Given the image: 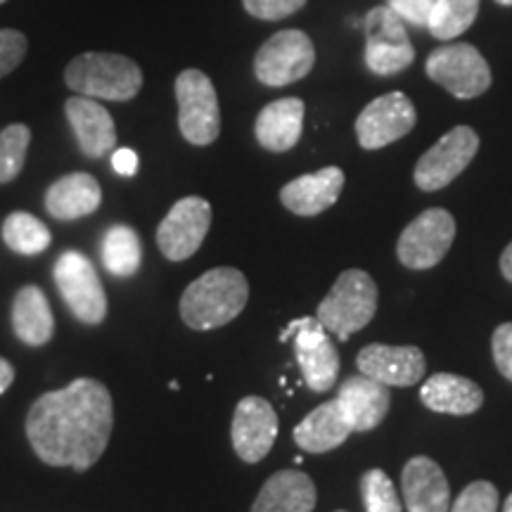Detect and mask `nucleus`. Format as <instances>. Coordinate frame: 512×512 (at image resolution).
<instances>
[{
	"label": "nucleus",
	"mask_w": 512,
	"mask_h": 512,
	"mask_svg": "<svg viewBox=\"0 0 512 512\" xmlns=\"http://www.w3.org/2000/svg\"><path fill=\"white\" fill-rule=\"evenodd\" d=\"M64 81L74 93L93 100L126 102L143 88V72L131 57L117 53H83L67 64Z\"/></svg>",
	"instance_id": "3"
},
{
	"label": "nucleus",
	"mask_w": 512,
	"mask_h": 512,
	"mask_svg": "<svg viewBox=\"0 0 512 512\" xmlns=\"http://www.w3.org/2000/svg\"><path fill=\"white\" fill-rule=\"evenodd\" d=\"M309 0H242L245 10L256 19H264V22H278L294 15L304 8Z\"/></svg>",
	"instance_id": "34"
},
{
	"label": "nucleus",
	"mask_w": 512,
	"mask_h": 512,
	"mask_svg": "<svg viewBox=\"0 0 512 512\" xmlns=\"http://www.w3.org/2000/svg\"><path fill=\"white\" fill-rule=\"evenodd\" d=\"M278 413L261 396H245L238 403L230 425V439L240 460L254 465L264 460L278 439Z\"/></svg>",
	"instance_id": "15"
},
{
	"label": "nucleus",
	"mask_w": 512,
	"mask_h": 512,
	"mask_svg": "<svg viewBox=\"0 0 512 512\" xmlns=\"http://www.w3.org/2000/svg\"><path fill=\"white\" fill-rule=\"evenodd\" d=\"M247 302L249 283L245 273L233 266H219L185 287L181 318L190 330H216L238 318Z\"/></svg>",
	"instance_id": "2"
},
{
	"label": "nucleus",
	"mask_w": 512,
	"mask_h": 512,
	"mask_svg": "<svg viewBox=\"0 0 512 512\" xmlns=\"http://www.w3.org/2000/svg\"><path fill=\"white\" fill-rule=\"evenodd\" d=\"M102 202L100 183L91 174H67L46 192V209L57 221H76L91 216Z\"/></svg>",
	"instance_id": "25"
},
{
	"label": "nucleus",
	"mask_w": 512,
	"mask_h": 512,
	"mask_svg": "<svg viewBox=\"0 0 512 512\" xmlns=\"http://www.w3.org/2000/svg\"><path fill=\"white\" fill-rule=\"evenodd\" d=\"M31 143L27 124H10L0 131V183H10L22 174Z\"/></svg>",
	"instance_id": "30"
},
{
	"label": "nucleus",
	"mask_w": 512,
	"mask_h": 512,
	"mask_svg": "<svg viewBox=\"0 0 512 512\" xmlns=\"http://www.w3.org/2000/svg\"><path fill=\"white\" fill-rule=\"evenodd\" d=\"M3 240L12 252L34 256L46 252L53 242V235L46 223L36 219L34 214H27V211H15L8 219L3 221Z\"/></svg>",
	"instance_id": "28"
},
{
	"label": "nucleus",
	"mask_w": 512,
	"mask_h": 512,
	"mask_svg": "<svg viewBox=\"0 0 512 512\" xmlns=\"http://www.w3.org/2000/svg\"><path fill=\"white\" fill-rule=\"evenodd\" d=\"M498 510V489L491 482H479L467 484L456 503L451 505L448 512H496Z\"/></svg>",
	"instance_id": "32"
},
{
	"label": "nucleus",
	"mask_w": 512,
	"mask_h": 512,
	"mask_svg": "<svg viewBox=\"0 0 512 512\" xmlns=\"http://www.w3.org/2000/svg\"><path fill=\"white\" fill-rule=\"evenodd\" d=\"M425 72L458 100H472L489 91L491 69L484 55L470 43H446L430 53Z\"/></svg>",
	"instance_id": "6"
},
{
	"label": "nucleus",
	"mask_w": 512,
	"mask_h": 512,
	"mask_svg": "<svg viewBox=\"0 0 512 512\" xmlns=\"http://www.w3.org/2000/svg\"><path fill=\"white\" fill-rule=\"evenodd\" d=\"M12 382H15V368L5 358H0V394L8 392Z\"/></svg>",
	"instance_id": "38"
},
{
	"label": "nucleus",
	"mask_w": 512,
	"mask_h": 512,
	"mask_svg": "<svg viewBox=\"0 0 512 512\" xmlns=\"http://www.w3.org/2000/svg\"><path fill=\"white\" fill-rule=\"evenodd\" d=\"M316 64V48L304 31L285 29L273 34L254 57V74L264 86L283 88L302 81Z\"/></svg>",
	"instance_id": "10"
},
{
	"label": "nucleus",
	"mask_w": 512,
	"mask_h": 512,
	"mask_svg": "<svg viewBox=\"0 0 512 512\" xmlns=\"http://www.w3.org/2000/svg\"><path fill=\"white\" fill-rule=\"evenodd\" d=\"M112 430V394L91 377L43 394L27 415V437L36 456L46 465L79 472L98 463Z\"/></svg>",
	"instance_id": "1"
},
{
	"label": "nucleus",
	"mask_w": 512,
	"mask_h": 512,
	"mask_svg": "<svg viewBox=\"0 0 512 512\" xmlns=\"http://www.w3.org/2000/svg\"><path fill=\"white\" fill-rule=\"evenodd\" d=\"M112 166L119 176H133L138 171V155L128 147H121L112 155Z\"/></svg>",
	"instance_id": "37"
},
{
	"label": "nucleus",
	"mask_w": 512,
	"mask_h": 512,
	"mask_svg": "<svg viewBox=\"0 0 512 512\" xmlns=\"http://www.w3.org/2000/svg\"><path fill=\"white\" fill-rule=\"evenodd\" d=\"M403 501L408 512H448L451 510V486L437 460L415 456L401 472Z\"/></svg>",
	"instance_id": "18"
},
{
	"label": "nucleus",
	"mask_w": 512,
	"mask_h": 512,
	"mask_svg": "<svg viewBox=\"0 0 512 512\" xmlns=\"http://www.w3.org/2000/svg\"><path fill=\"white\" fill-rule=\"evenodd\" d=\"M377 313V285L366 271L349 268L339 273L328 297L318 304L316 318L342 342L361 332Z\"/></svg>",
	"instance_id": "4"
},
{
	"label": "nucleus",
	"mask_w": 512,
	"mask_h": 512,
	"mask_svg": "<svg viewBox=\"0 0 512 512\" xmlns=\"http://www.w3.org/2000/svg\"><path fill=\"white\" fill-rule=\"evenodd\" d=\"M280 342H294V356L302 368L304 382L313 392H328L337 384L339 377V354L332 344L328 330L318 318L304 316L292 320L280 332Z\"/></svg>",
	"instance_id": "7"
},
{
	"label": "nucleus",
	"mask_w": 512,
	"mask_h": 512,
	"mask_svg": "<svg viewBox=\"0 0 512 512\" xmlns=\"http://www.w3.org/2000/svg\"><path fill=\"white\" fill-rule=\"evenodd\" d=\"M477 12L479 0H437L427 29L439 41H453L475 24Z\"/></svg>",
	"instance_id": "29"
},
{
	"label": "nucleus",
	"mask_w": 512,
	"mask_h": 512,
	"mask_svg": "<svg viewBox=\"0 0 512 512\" xmlns=\"http://www.w3.org/2000/svg\"><path fill=\"white\" fill-rule=\"evenodd\" d=\"M304 100L283 98L259 112L254 133L259 145L268 152H287L299 143L304 133Z\"/></svg>",
	"instance_id": "22"
},
{
	"label": "nucleus",
	"mask_w": 512,
	"mask_h": 512,
	"mask_svg": "<svg viewBox=\"0 0 512 512\" xmlns=\"http://www.w3.org/2000/svg\"><path fill=\"white\" fill-rule=\"evenodd\" d=\"M456 240V219L446 209L432 207L403 228L396 256L411 271H430L448 254Z\"/></svg>",
	"instance_id": "9"
},
{
	"label": "nucleus",
	"mask_w": 512,
	"mask_h": 512,
	"mask_svg": "<svg viewBox=\"0 0 512 512\" xmlns=\"http://www.w3.org/2000/svg\"><path fill=\"white\" fill-rule=\"evenodd\" d=\"M337 401L347 415L351 430L370 432L380 427L392 406V392L387 384L373 380V377L358 373L349 375L339 384Z\"/></svg>",
	"instance_id": "17"
},
{
	"label": "nucleus",
	"mask_w": 512,
	"mask_h": 512,
	"mask_svg": "<svg viewBox=\"0 0 512 512\" xmlns=\"http://www.w3.org/2000/svg\"><path fill=\"white\" fill-rule=\"evenodd\" d=\"M178 126L190 145H211L221 133L219 95L200 69H185L176 79Z\"/></svg>",
	"instance_id": "5"
},
{
	"label": "nucleus",
	"mask_w": 512,
	"mask_h": 512,
	"mask_svg": "<svg viewBox=\"0 0 512 512\" xmlns=\"http://www.w3.org/2000/svg\"><path fill=\"white\" fill-rule=\"evenodd\" d=\"M5 3V0H0V5H3Z\"/></svg>",
	"instance_id": "42"
},
{
	"label": "nucleus",
	"mask_w": 512,
	"mask_h": 512,
	"mask_svg": "<svg viewBox=\"0 0 512 512\" xmlns=\"http://www.w3.org/2000/svg\"><path fill=\"white\" fill-rule=\"evenodd\" d=\"M491 354L494 363L505 380L512 382V323H503L494 330L491 337Z\"/></svg>",
	"instance_id": "36"
},
{
	"label": "nucleus",
	"mask_w": 512,
	"mask_h": 512,
	"mask_svg": "<svg viewBox=\"0 0 512 512\" xmlns=\"http://www.w3.org/2000/svg\"><path fill=\"white\" fill-rule=\"evenodd\" d=\"M420 399L434 413L472 415L482 408L484 392L470 377L437 373L427 377L420 387Z\"/></svg>",
	"instance_id": "23"
},
{
	"label": "nucleus",
	"mask_w": 512,
	"mask_h": 512,
	"mask_svg": "<svg viewBox=\"0 0 512 512\" xmlns=\"http://www.w3.org/2000/svg\"><path fill=\"white\" fill-rule=\"evenodd\" d=\"M337 512H347V510H337Z\"/></svg>",
	"instance_id": "43"
},
{
	"label": "nucleus",
	"mask_w": 512,
	"mask_h": 512,
	"mask_svg": "<svg viewBox=\"0 0 512 512\" xmlns=\"http://www.w3.org/2000/svg\"><path fill=\"white\" fill-rule=\"evenodd\" d=\"M64 112H67L69 126H72L83 155L100 159L114 150L117 126H114L112 114L100 102L86 98V95H74L64 105Z\"/></svg>",
	"instance_id": "19"
},
{
	"label": "nucleus",
	"mask_w": 512,
	"mask_h": 512,
	"mask_svg": "<svg viewBox=\"0 0 512 512\" xmlns=\"http://www.w3.org/2000/svg\"><path fill=\"white\" fill-rule=\"evenodd\" d=\"M479 150V136L475 128L456 126L444 133L430 150L418 159L413 181L420 190L437 192L451 185L470 166Z\"/></svg>",
	"instance_id": "11"
},
{
	"label": "nucleus",
	"mask_w": 512,
	"mask_h": 512,
	"mask_svg": "<svg viewBox=\"0 0 512 512\" xmlns=\"http://www.w3.org/2000/svg\"><path fill=\"white\" fill-rule=\"evenodd\" d=\"M55 283L74 318L83 325H100L107 318V294L93 261L81 252H64L55 261Z\"/></svg>",
	"instance_id": "8"
},
{
	"label": "nucleus",
	"mask_w": 512,
	"mask_h": 512,
	"mask_svg": "<svg viewBox=\"0 0 512 512\" xmlns=\"http://www.w3.org/2000/svg\"><path fill=\"white\" fill-rule=\"evenodd\" d=\"M434 3H437V0H387V8L392 10L403 24H413V27L427 29Z\"/></svg>",
	"instance_id": "35"
},
{
	"label": "nucleus",
	"mask_w": 512,
	"mask_h": 512,
	"mask_svg": "<svg viewBox=\"0 0 512 512\" xmlns=\"http://www.w3.org/2000/svg\"><path fill=\"white\" fill-rule=\"evenodd\" d=\"M503 512H512V494L505 498V505H503Z\"/></svg>",
	"instance_id": "40"
},
{
	"label": "nucleus",
	"mask_w": 512,
	"mask_h": 512,
	"mask_svg": "<svg viewBox=\"0 0 512 512\" xmlns=\"http://www.w3.org/2000/svg\"><path fill=\"white\" fill-rule=\"evenodd\" d=\"M501 273L508 283H512V242L503 249V254H501Z\"/></svg>",
	"instance_id": "39"
},
{
	"label": "nucleus",
	"mask_w": 512,
	"mask_h": 512,
	"mask_svg": "<svg viewBox=\"0 0 512 512\" xmlns=\"http://www.w3.org/2000/svg\"><path fill=\"white\" fill-rule=\"evenodd\" d=\"M356 366L363 375L387 387H413L425 377V354L413 344H368L358 351Z\"/></svg>",
	"instance_id": "16"
},
{
	"label": "nucleus",
	"mask_w": 512,
	"mask_h": 512,
	"mask_svg": "<svg viewBox=\"0 0 512 512\" xmlns=\"http://www.w3.org/2000/svg\"><path fill=\"white\" fill-rule=\"evenodd\" d=\"M418 112L406 93L394 91L368 102L356 119V138L363 150H380L415 128Z\"/></svg>",
	"instance_id": "13"
},
{
	"label": "nucleus",
	"mask_w": 512,
	"mask_h": 512,
	"mask_svg": "<svg viewBox=\"0 0 512 512\" xmlns=\"http://www.w3.org/2000/svg\"><path fill=\"white\" fill-rule=\"evenodd\" d=\"M12 330L27 347H43L53 339L55 318L41 287L27 285L17 292L12 302Z\"/></svg>",
	"instance_id": "26"
},
{
	"label": "nucleus",
	"mask_w": 512,
	"mask_h": 512,
	"mask_svg": "<svg viewBox=\"0 0 512 512\" xmlns=\"http://www.w3.org/2000/svg\"><path fill=\"white\" fill-rule=\"evenodd\" d=\"M366 31V67L377 76H394L415 60V48L406 24L387 5L373 8L363 19Z\"/></svg>",
	"instance_id": "12"
},
{
	"label": "nucleus",
	"mask_w": 512,
	"mask_h": 512,
	"mask_svg": "<svg viewBox=\"0 0 512 512\" xmlns=\"http://www.w3.org/2000/svg\"><path fill=\"white\" fill-rule=\"evenodd\" d=\"M344 188V171L339 166H325L294 178L280 190V202L297 216H318L339 200Z\"/></svg>",
	"instance_id": "20"
},
{
	"label": "nucleus",
	"mask_w": 512,
	"mask_h": 512,
	"mask_svg": "<svg viewBox=\"0 0 512 512\" xmlns=\"http://www.w3.org/2000/svg\"><path fill=\"white\" fill-rule=\"evenodd\" d=\"M27 36L15 29H0V79L8 76L10 72L22 64L24 55H27Z\"/></svg>",
	"instance_id": "33"
},
{
	"label": "nucleus",
	"mask_w": 512,
	"mask_h": 512,
	"mask_svg": "<svg viewBox=\"0 0 512 512\" xmlns=\"http://www.w3.org/2000/svg\"><path fill=\"white\" fill-rule=\"evenodd\" d=\"M211 226V204L202 197H183L157 228V245L169 261L190 259L202 247Z\"/></svg>",
	"instance_id": "14"
},
{
	"label": "nucleus",
	"mask_w": 512,
	"mask_h": 512,
	"mask_svg": "<svg viewBox=\"0 0 512 512\" xmlns=\"http://www.w3.org/2000/svg\"><path fill=\"white\" fill-rule=\"evenodd\" d=\"M102 264L114 278H131L143 264V245L131 226L117 223L102 240Z\"/></svg>",
	"instance_id": "27"
},
{
	"label": "nucleus",
	"mask_w": 512,
	"mask_h": 512,
	"mask_svg": "<svg viewBox=\"0 0 512 512\" xmlns=\"http://www.w3.org/2000/svg\"><path fill=\"white\" fill-rule=\"evenodd\" d=\"M361 496L368 512H401L394 482L380 467L366 470L361 477Z\"/></svg>",
	"instance_id": "31"
},
{
	"label": "nucleus",
	"mask_w": 512,
	"mask_h": 512,
	"mask_svg": "<svg viewBox=\"0 0 512 512\" xmlns=\"http://www.w3.org/2000/svg\"><path fill=\"white\" fill-rule=\"evenodd\" d=\"M496 3H498V5H505V8H510L512 0H496Z\"/></svg>",
	"instance_id": "41"
},
{
	"label": "nucleus",
	"mask_w": 512,
	"mask_h": 512,
	"mask_svg": "<svg viewBox=\"0 0 512 512\" xmlns=\"http://www.w3.org/2000/svg\"><path fill=\"white\" fill-rule=\"evenodd\" d=\"M349 434H354V430L337 399L320 403L294 427V441L306 453L335 451L349 439Z\"/></svg>",
	"instance_id": "24"
},
{
	"label": "nucleus",
	"mask_w": 512,
	"mask_h": 512,
	"mask_svg": "<svg viewBox=\"0 0 512 512\" xmlns=\"http://www.w3.org/2000/svg\"><path fill=\"white\" fill-rule=\"evenodd\" d=\"M316 501V484L306 472L280 470L261 486L252 512H313Z\"/></svg>",
	"instance_id": "21"
}]
</instances>
